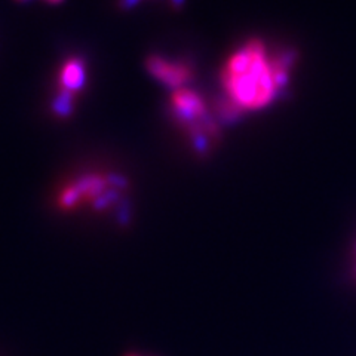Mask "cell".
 Wrapping results in <instances>:
<instances>
[{
	"mask_svg": "<svg viewBox=\"0 0 356 356\" xmlns=\"http://www.w3.org/2000/svg\"><path fill=\"white\" fill-rule=\"evenodd\" d=\"M73 184L76 186L77 191H79L83 202L92 204L104 193H107V187L110 186L108 175L102 174H86Z\"/></svg>",
	"mask_w": 356,
	"mask_h": 356,
	"instance_id": "obj_3",
	"label": "cell"
},
{
	"mask_svg": "<svg viewBox=\"0 0 356 356\" xmlns=\"http://www.w3.org/2000/svg\"><path fill=\"white\" fill-rule=\"evenodd\" d=\"M138 2V0H120V6L124 9H129L131 6H134Z\"/></svg>",
	"mask_w": 356,
	"mask_h": 356,
	"instance_id": "obj_7",
	"label": "cell"
},
{
	"mask_svg": "<svg viewBox=\"0 0 356 356\" xmlns=\"http://www.w3.org/2000/svg\"><path fill=\"white\" fill-rule=\"evenodd\" d=\"M171 3L175 9H178V8H181V5L184 3V0H171Z\"/></svg>",
	"mask_w": 356,
	"mask_h": 356,
	"instance_id": "obj_8",
	"label": "cell"
},
{
	"mask_svg": "<svg viewBox=\"0 0 356 356\" xmlns=\"http://www.w3.org/2000/svg\"><path fill=\"white\" fill-rule=\"evenodd\" d=\"M82 202V197L79 191H77L76 186L73 183L67 184L63 191L60 192L58 196V205L61 209L69 211V209H74L77 205Z\"/></svg>",
	"mask_w": 356,
	"mask_h": 356,
	"instance_id": "obj_6",
	"label": "cell"
},
{
	"mask_svg": "<svg viewBox=\"0 0 356 356\" xmlns=\"http://www.w3.org/2000/svg\"><path fill=\"white\" fill-rule=\"evenodd\" d=\"M85 85V63L81 58H70L64 63L60 73V88L77 95Z\"/></svg>",
	"mask_w": 356,
	"mask_h": 356,
	"instance_id": "obj_4",
	"label": "cell"
},
{
	"mask_svg": "<svg viewBox=\"0 0 356 356\" xmlns=\"http://www.w3.org/2000/svg\"><path fill=\"white\" fill-rule=\"evenodd\" d=\"M47 2H49V3H60V2H63V0H47Z\"/></svg>",
	"mask_w": 356,
	"mask_h": 356,
	"instance_id": "obj_9",
	"label": "cell"
},
{
	"mask_svg": "<svg viewBox=\"0 0 356 356\" xmlns=\"http://www.w3.org/2000/svg\"><path fill=\"white\" fill-rule=\"evenodd\" d=\"M18 2H27V0H18Z\"/></svg>",
	"mask_w": 356,
	"mask_h": 356,
	"instance_id": "obj_10",
	"label": "cell"
},
{
	"mask_svg": "<svg viewBox=\"0 0 356 356\" xmlns=\"http://www.w3.org/2000/svg\"><path fill=\"white\" fill-rule=\"evenodd\" d=\"M146 69L156 81L162 82L174 91L184 88V85L192 79V69L187 63H171L158 55L147 58Z\"/></svg>",
	"mask_w": 356,
	"mask_h": 356,
	"instance_id": "obj_2",
	"label": "cell"
},
{
	"mask_svg": "<svg viewBox=\"0 0 356 356\" xmlns=\"http://www.w3.org/2000/svg\"><path fill=\"white\" fill-rule=\"evenodd\" d=\"M74 98L76 94L65 91V89L60 88V94L55 98V102L52 103V110L54 113L58 118H69L73 113V107H74Z\"/></svg>",
	"mask_w": 356,
	"mask_h": 356,
	"instance_id": "obj_5",
	"label": "cell"
},
{
	"mask_svg": "<svg viewBox=\"0 0 356 356\" xmlns=\"http://www.w3.org/2000/svg\"><path fill=\"white\" fill-rule=\"evenodd\" d=\"M296 58L293 51L269 55L260 39L248 40L222 65L220 79L225 98L241 113L270 106L288 83Z\"/></svg>",
	"mask_w": 356,
	"mask_h": 356,
	"instance_id": "obj_1",
	"label": "cell"
},
{
	"mask_svg": "<svg viewBox=\"0 0 356 356\" xmlns=\"http://www.w3.org/2000/svg\"><path fill=\"white\" fill-rule=\"evenodd\" d=\"M129 356H140V355H129Z\"/></svg>",
	"mask_w": 356,
	"mask_h": 356,
	"instance_id": "obj_11",
	"label": "cell"
}]
</instances>
